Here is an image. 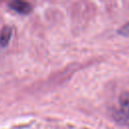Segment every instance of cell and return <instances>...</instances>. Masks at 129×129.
<instances>
[{"instance_id": "1", "label": "cell", "mask_w": 129, "mask_h": 129, "mask_svg": "<svg viewBox=\"0 0 129 129\" xmlns=\"http://www.w3.org/2000/svg\"><path fill=\"white\" fill-rule=\"evenodd\" d=\"M9 8L12 9L13 11L19 13V14H29L32 11V6L30 3L25 2V1H20V0H14L11 1L8 4Z\"/></svg>"}, {"instance_id": "4", "label": "cell", "mask_w": 129, "mask_h": 129, "mask_svg": "<svg viewBox=\"0 0 129 129\" xmlns=\"http://www.w3.org/2000/svg\"><path fill=\"white\" fill-rule=\"evenodd\" d=\"M118 33L124 36H129V21L120 27V29L118 30Z\"/></svg>"}, {"instance_id": "2", "label": "cell", "mask_w": 129, "mask_h": 129, "mask_svg": "<svg viewBox=\"0 0 129 129\" xmlns=\"http://www.w3.org/2000/svg\"><path fill=\"white\" fill-rule=\"evenodd\" d=\"M119 104H120L119 114H121L125 120L129 119V92H124L120 95Z\"/></svg>"}, {"instance_id": "3", "label": "cell", "mask_w": 129, "mask_h": 129, "mask_svg": "<svg viewBox=\"0 0 129 129\" xmlns=\"http://www.w3.org/2000/svg\"><path fill=\"white\" fill-rule=\"evenodd\" d=\"M12 35V29L10 26H4L0 32V46L6 47Z\"/></svg>"}]
</instances>
